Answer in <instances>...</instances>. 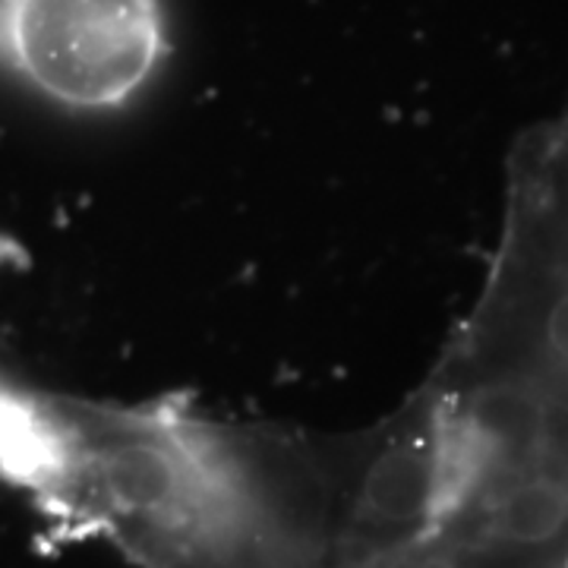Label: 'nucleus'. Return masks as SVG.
<instances>
[{"mask_svg":"<svg viewBox=\"0 0 568 568\" xmlns=\"http://www.w3.org/2000/svg\"><path fill=\"white\" fill-rule=\"evenodd\" d=\"M162 54L159 0H0V61L67 108H118Z\"/></svg>","mask_w":568,"mask_h":568,"instance_id":"1","label":"nucleus"},{"mask_svg":"<svg viewBox=\"0 0 568 568\" xmlns=\"http://www.w3.org/2000/svg\"><path fill=\"white\" fill-rule=\"evenodd\" d=\"M51 395L20 388L0 376V487L29 493L48 452Z\"/></svg>","mask_w":568,"mask_h":568,"instance_id":"2","label":"nucleus"},{"mask_svg":"<svg viewBox=\"0 0 568 568\" xmlns=\"http://www.w3.org/2000/svg\"><path fill=\"white\" fill-rule=\"evenodd\" d=\"M544 347L556 364L568 366V287L549 304L544 323Z\"/></svg>","mask_w":568,"mask_h":568,"instance_id":"3","label":"nucleus"}]
</instances>
